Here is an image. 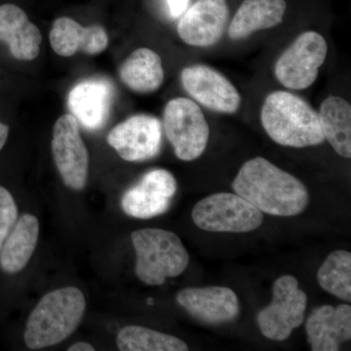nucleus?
<instances>
[{
    "instance_id": "20",
    "label": "nucleus",
    "mask_w": 351,
    "mask_h": 351,
    "mask_svg": "<svg viewBox=\"0 0 351 351\" xmlns=\"http://www.w3.org/2000/svg\"><path fill=\"white\" fill-rule=\"evenodd\" d=\"M39 221L34 215L25 214L16 221L0 248V267L9 274L22 271L36 251Z\"/></svg>"
},
{
    "instance_id": "25",
    "label": "nucleus",
    "mask_w": 351,
    "mask_h": 351,
    "mask_svg": "<svg viewBox=\"0 0 351 351\" xmlns=\"http://www.w3.org/2000/svg\"><path fill=\"white\" fill-rule=\"evenodd\" d=\"M18 219V207L12 195L0 186V248Z\"/></svg>"
},
{
    "instance_id": "23",
    "label": "nucleus",
    "mask_w": 351,
    "mask_h": 351,
    "mask_svg": "<svg viewBox=\"0 0 351 351\" xmlns=\"http://www.w3.org/2000/svg\"><path fill=\"white\" fill-rule=\"evenodd\" d=\"M117 343L121 351L189 350V346L177 337L137 325L122 328L117 334Z\"/></svg>"
},
{
    "instance_id": "24",
    "label": "nucleus",
    "mask_w": 351,
    "mask_h": 351,
    "mask_svg": "<svg viewBox=\"0 0 351 351\" xmlns=\"http://www.w3.org/2000/svg\"><path fill=\"white\" fill-rule=\"evenodd\" d=\"M317 281L328 293L343 300L351 301V254L338 250L332 252L321 265L317 272Z\"/></svg>"
},
{
    "instance_id": "2",
    "label": "nucleus",
    "mask_w": 351,
    "mask_h": 351,
    "mask_svg": "<svg viewBox=\"0 0 351 351\" xmlns=\"http://www.w3.org/2000/svg\"><path fill=\"white\" fill-rule=\"evenodd\" d=\"M85 309L86 300L80 289L69 286L51 291L27 318L25 345L36 350L62 343L80 326Z\"/></svg>"
},
{
    "instance_id": "10",
    "label": "nucleus",
    "mask_w": 351,
    "mask_h": 351,
    "mask_svg": "<svg viewBox=\"0 0 351 351\" xmlns=\"http://www.w3.org/2000/svg\"><path fill=\"white\" fill-rule=\"evenodd\" d=\"M108 143L123 160H149L160 152L162 125L160 120L152 115H133L112 129Z\"/></svg>"
},
{
    "instance_id": "26",
    "label": "nucleus",
    "mask_w": 351,
    "mask_h": 351,
    "mask_svg": "<svg viewBox=\"0 0 351 351\" xmlns=\"http://www.w3.org/2000/svg\"><path fill=\"white\" fill-rule=\"evenodd\" d=\"M171 15L173 17L177 18L181 16L188 7L189 0H166Z\"/></svg>"
},
{
    "instance_id": "7",
    "label": "nucleus",
    "mask_w": 351,
    "mask_h": 351,
    "mask_svg": "<svg viewBox=\"0 0 351 351\" xmlns=\"http://www.w3.org/2000/svg\"><path fill=\"white\" fill-rule=\"evenodd\" d=\"M307 306V295L292 276L279 277L272 286V301L257 316L261 332L265 338L282 341L293 330L301 326Z\"/></svg>"
},
{
    "instance_id": "8",
    "label": "nucleus",
    "mask_w": 351,
    "mask_h": 351,
    "mask_svg": "<svg viewBox=\"0 0 351 351\" xmlns=\"http://www.w3.org/2000/svg\"><path fill=\"white\" fill-rule=\"evenodd\" d=\"M328 53L325 38L316 32H306L284 51L274 66L279 83L291 90H304L315 82Z\"/></svg>"
},
{
    "instance_id": "13",
    "label": "nucleus",
    "mask_w": 351,
    "mask_h": 351,
    "mask_svg": "<svg viewBox=\"0 0 351 351\" xmlns=\"http://www.w3.org/2000/svg\"><path fill=\"white\" fill-rule=\"evenodd\" d=\"M228 17L226 0H197L180 20L178 34L188 45L209 47L223 36Z\"/></svg>"
},
{
    "instance_id": "27",
    "label": "nucleus",
    "mask_w": 351,
    "mask_h": 351,
    "mask_svg": "<svg viewBox=\"0 0 351 351\" xmlns=\"http://www.w3.org/2000/svg\"><path fill=\"white\" fill-rule=\"evenodd\" d=\"M93 346L90 343H85V341H77L73 343V346H69L68 351H94Z\"/></svg>"
},
{
    "instance_id": "11",
    "label": "nucleus",
    "mask_w": 351,
    "mask_h": 351,
    "mask_svg": "<svg viewBox=\"0 0 351 351\" xmlns=\"http://www.w3.org/2000/svg\"><path fill=\"white\" fill-rule=\"evenodd\" d=\"M181 80L189 96L208 110L226 114H232L239 110V92L225 75L211 66H186L182 69Z\"/></svg>"
},
{
    "instance_id": "17",
    "label": "nucleus",
    "mask_w": 351,
    "mask_h": 351,
    "mask_svg": "<svg viewBox=\"0 0 351 351\" xmlns=\"http://www.w3.org/2000/svg\"><path fill=\"white\" fill-rule=\"evenodd\" d=\"M51 47L59 56L71 57L82 52L98 55L107 49V32L99 25L82 27L69 17L55 21L49 34Z\"/></svg>"
},
{
    "instance_id": "16",
    "label": "nucleus",
    "mask_w": 351,
    "mask_h": 351,
    "mask_svg": "<svg viewBox=\"0 0 351 351\" xmlns=\"http://www.w3.org/2000/svg\"><path fill=\"white\" fill-rule=\"evenodd\" d=\"M307 341L313 351H338L351 338V306H322L306 321Z\"/></svg>"
},
{
    "instance_id": "9",
    "label": "nucleus",
    "mask_w": 351,
    "mask_h": 351,
    "mask_svg": "<svg viewBox=\"0 0 351 351\" xmlns=\"http://www.w3.org/2000/svg\"><path fill=\"white\" fill-rule=\"evenodd\" d=\"M51 147L64 186L82 191L89 174V154L80 135V123L73 115H62L55 122Z\"/></svg>"
},
{
    "instance_id": "18",
    "label": "nucleus",
    "mask_w": 351,
    "mask_h": 351,
    "mask_svg": "<svg viewBox=\"0 0 351 351\" xmlns=\"http://www.w3.org/2000/svg\"><path fill=\"white\" fill-rule=\"evenodd\" d=\"M0 41L6 44L11 54L20 61H32L40 52L43 36L19 6H0Z\"/></svg>"
},
{
    "instance_id": "4",
    "label": "nucleus",
    "mask_w": 351,
    "mask_h": 351,
    "mask_svg": "<svg viewBox=\"0 0 351 351\" xmlns=\"http://www.w3.org/2000/svg\"><path fill=\"white\" fill-rule=\"evenodd\" d=\"M131 240L136 252V276L147 285H162L188 267L189 252L174 232L144 228L132 232Z\"/></svg>"
},
{
    "instance_id": "6",
    "label": "nucleus",
    "mask_w": 351,
    "mask_h": 351,
    "mask_svg": "<svg viewBox=\"0 0 351 351\" xmlns=\"http://www.w3.org/2000/svg\"><path fill=\"white\" fill-rule=\"evenodd\" d=\"M164 129L176 156L193 161L202 156L209 141V125L199 106L188 98H175L164 110Z\"/></svg>"
},
{
    "instance_id": "12",
    "label": "nucleus",
    "mask_w": 351,
    "mask_h": 351,
    "mask_svg": "<svg viewBox=\"0 0 351 351\" xmlns=\"http://www.w3.org/2000/svg\"><path fill=\"white\" fill-rule=\"evenodd\" d=\"M176 193L177 181L172 173L165 169L152 170L124 193L121 207L133 218H154L168 211Z\"/></svg>"
},
{
    "instance_id": "22",
    "label": "nucleus",
    "mask_w": 351,
    "mask_h": 351,
    "mask_svg": "<svg viewBox=\"0 0 351 351\" xmlns=\"http://www.w3.org/2000/svg\"><path fill=\"white\" fill-rule=\"evenodd\" d=\"M321 129L334 151L345 158L351 157V107L345 99L330 96L321 104Z\"/></svg>"
},
{
    "instance_id": "28",
    "label": "nucleus",
    "mask_w": 351,
    "mask_h": 351,
    "mask_svg": "<svg viewBox=\"0 0 351 351\" xmlns=\"http://www.w3.org/2000/svg\"><path fill=\"white\" fill-rule=\"evenodd\" d=\"M8 135L9 127L7 126L6 124L0 122V151H1L2 147H3L4 145H5Z\"/></svg>"
},
{
    "instance_id": "14",
    "label": "nucleus",
    "mask_w": 351,
    "mask_h": 351,
    "mask_svg": "<svg viewBox=\"0 0 351 351\" xmlns=\"http://www.w3.org/2000/svg\"><path fill=\"white\" fill-rule=\"evenodd\" d=\"M177 302L196 319L209 324L230 322L240 311L237 294L223 286L184 289L178 294Z\"/></svg>"
},
{
    "instance_id": "1",
    "label": "nucleus",
    "mask_w": 351,
    "mask_h": 351,
    "mask_svg": "<svg viewBox=\"0 0 351 351\" xmlns=\"http://www.w3.org/2000/svg\"><path fill=\"white\" fill-rule=\"evenodd\" d=\"M232 189L261 212L272 216H297L309 203L306 186L263 157L251 159L240 168Z\"/></svg>"
},
{
    "instance_id": "21",
    "label": "nucleus",
    "mask_w": 351,
    "mask_h": 351,
    "mask_svg": "<svg viewBox=\"0 0 351 351\" xmlns=\"http://www.w3.org/2000/svg\"><path fill=\"white\" fill-rule=\"evenodd\" d=\"M121 82L132 91L149 94L161 87L164 69L161 58L149 48H138L127 58L119 69Z\"/></svg>"
},
{
    "instance_id": "5",
    "label": "nucleus",
    "mask_w": 351,
    "mask_h": 351,
    "mask_svg": "<svg viewBox=\"0 0 351 351\" xmlns=\"http://www.w3.org/2000/svg\"><path fill=\"white\" fill-rule=\"evenodd\" d=\"M193 223L211 232H250L263 221V212L237 193H219L207 196L193 208Z\"/></svg>"
},
{
    "instance_id": "3",
    "label": "nucleus",
    "mask_w": 351,
    "mask_h": 351,
    "mask_svg": "<svg viewBox=\"0 0 351 351\" xmlns=\"http://www.w3.org/2000/svg\"><path fill=\"white\" fill-rule=\"evenodd\" d=\"M267 135L283 147H315L325 141L319 115L297 95L276 91L267 95L261 110Z\"/></svg>"
},
{
    "instance_id": "19",
    "label": "nucleus",
    "mask_w": 351,
    "mask_h": 351,
    "mask_svg": "<svg viewBox=\"0 0 351 351\" xmlns=\"http://www.w3.org/2000/svg\"><path fill=\"white\" fill-rule=\"evenodd\" d=\"M285 0H244L228 27V36L241 40L263 29H272L283 21Z\"/></svg>"
},
{
    "instance_id": "15",
    "label": "nucleus",
    "mask_w": 351,
    "mask_h": 351,
    "mask_svg": "<svg viewBox=\"0 0 351 351\" xmlns=\"http://www.w3.org/2000/svg\"><path fill=\"white\" fill-rule=\"evenodd\" d=\"M112 96V86L106 80H84L69 92V110L87 130H100L110 117Z\"/></svg>"
}]
</instances>
